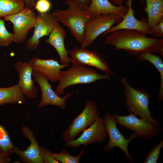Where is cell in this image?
Listing matches in <instances>:
<instances>
[{"label": "cell", "mask_w": 163, "mask_h": 163, "mask_svg": "<svg viewBox=\"0 0 163 163\" xmlns=\"http://www.w3.org/2000/svg\"><path fill=\"white\" fill-rule=\"evenodd\" d=\"M146 33L136 30L121 29L110 32L104 43L116 50H124L130 55L145 53H158L163 56V40L149 37Z\"/></svg>", "instance_id": "obj_1"}, {"label": "cell", "mask_w": 163, "mask_h": 163, "mask_svg": "<svg viewBox=\"0 0 163 163\" xmlns=\"http://www.w3.org/2000/svg\"><path fill=\"white\" fill-rule=\"evenodd\" d=\"M120 82L124 86L123 91L127 111L162 129L159 119L154 118L151 115V111L149 108L152 101L149 93L144 89L133 88L129 84L125 77H121Z\"/></svg>", "instance_id": "obj_2"}, {"label": "cell", "mask_w": 163, "mask_h": 163, "mask_svg": "<svg viewBox=\"0 0 163 163\" xmlns=\"http://www.w3.org/2000/svg\"><path fill=\"white\" fill-rule=\"evenodd\" d=\"M68 8L53 12L57 21L68 27L72 34L81 45L83 42L86 24L95 16L82 10L72 0L66 2Z\"/></svg>", "instance_id": "obj_3"}, {"label": "cell", "mask_w": 163, "mask_h": 163, "mask_svg": "<svg viewBox=\"0 0 163 163\" xmlns=\"http://www.w3.org/2000/svg\"><path fill=\"white\" fill-rule=\"evenodd\" d=\"M59 82L54 91L59 96L62 94L65 89L69 86L78 84H88L100 79L110 80V75H101L94 69L85 66L72 64L68 69L60 70Z\"/></svg>", "instance_id": "obj_4"}, {"label": "cell", "mask_w": 163, "mask_h": 163, "mask_svg": "<svg viewBox=\"0 0 163 163\" xmlns=\"http://www.w3.org/2000/svg\"><path fill=\"white\" fill-rule=\"evenodd\" d=\"M100 117L96 103L87 99L82 112L75 117L70 125L64 130L62 137L65 142L72 140Z\"/></svg>", "instance_id": "obj_5"}, {"label": "cell", "mask_w": 163, "mask_h": 163, "mask_svg": "<svg viewBox=\"0 0 163 163\" xmlns=\"http://www.w3.org/2000/svg\"><path fill=\"white\" fill-rule=\"evenodd\" d=\"M103 119L109 138L107 144L104 147L105 151L110 152L115 147H118L125 153L127 162L129 163H133V159L129 153L128 146L131 140L136 138L135 134L134 133L131 134L129 138L126 139L118 129L116 120L107 111L105 112Z\"/></svg>", "instance_id": "obj_6"}, {"label": "cell", "mask_w": 163, "mask_h": 163, "mask_svg": "<svg viewBox=\"0 0 163 163\" xmlns=\"http://www.w3.org/2000/svg\"><path fill=\"white\" fill-rule=\"evenodd\" d=\"M123 17L114 14L96 15L86 24L84 38L81 47L84 48L92 44L95 39L116 23H120Z\"/></svg>", "instance_id": "obj_7"}, {"label": "cell", "mask_w": 163, "mask_h": 163, "mask_svg": "<svg viewBox=\"0 0 163 163\" xmlns=\"http://www.w3.org/2000/svg\"><path fill=\"white\" fill-rule=\"evenodd\" d=\"M36 18V12L26 7L16 14L4 18L5 21L13 24L14 42L19 44L24 41L28 33L34 28Z\"/></svg>", "instance_id": "obj_8"}, {"label": "cell", "mask_w": 163, "mask_h": 163, "mask_svg": "<svg viewBox=\"0 0 163 163\" xmlns=\"http://www.w3.org/2000/svg\"><path fill=\"white\" fill-rule=\"evenodd\" d=\"M111 115L117 123L134 132L136 138L141 137L150 140L157 136L162 129L132 113L127 116L119 115L115 113Z\"/></svg>", "instance_id": "obj_9"}, {"label": "cell", "mask_w": 163, "mask_h": 163, "mask_svg": "<svg viewBox=\"0 0 163 163\" xmlns=\"http://www.w3.org/2000/svg\"><path fill=\"white\" fill-rule=\"evenodd\" d=\"M72 64L88 65L95 67L105 74L114 75L113 71L101 56L95 50L77 47L68 51Z\"/></svg>", "instance_id": "obj_10"}, {"label": "cell", "mask_w": 163, "mask_h": 163, "mask_svg": "<svg viewBox=\"0 0 163 163\" xmlns=\"http://www.w3.org/2000/svg\"><path fill=\"white\" fill-rule=\"evenodd\" d=\"M32 77L34 82L38 84L41 90V99L38 105L39 108L51 105L58 106L62 109L66 108V100L71 96L72 93H68L60 97L53 90L48 78L45 75L33 71Z\"/></svg>", "instance_id": "obj_11"}, {"label": "cell", "mask_w": 163, "mask_h": 163, "mask_svg": "<svg viewBox=\"0 0 163 163\" xmlns=\"http://www.w3.org/2000/svg\"><path fill=\"white\" fill-rule=\"evenodd\" d=\"M103 118L100 117L77 138L65 142L66 146L72 149L81 145L86 146L96 142H105L107 137Z\"/></svg>", "instance_id": "obj_12"}, {"label": "cell", "mask_w": 163, "mask_h": 163, "mask_svg": "<svg viewBox=\"0 0 163 163\" xmlns=\"http://www.w3.org/2000/svg\"><path fill=\"white\" fill-rule=\"evenodd\" d=\"M56 18L53 12L39 13L37 15L33 34L27 41L28 50H34L37 47L40 39L49 36L56 23Z\"/></svg>", "instance_id": "obj_13"}, {"label": "cell", "mask_w": 163, "mask_h": 163, "mask_svg": "<svg viewBox=\"0 0 163 163\" xmlns=\"http://www.w3.org/2000/svg\"><path fill=\"white\" fill-rule=\"evenodd\" d=\"M14 68L18 73V83L23 94L29 99L36 98L39 90L34 83L32 78L33 70L30 62L18 61L15 63Z\"/></svg>", "instance_id": "obj_14"}, {"label": "cell", "mask_w": 163, "mask_h": 163, "mask_svg": "<svg viewBox=\"0 0 163 163\" xmlns=\"http://www.w3.org/2000/svg\"><path fill=\"white\" fill-rule=\"evenodd\" d=\"M21 129L23 134L29 139L30 144L27 149L23 151L15 146L14 153L17 155L23 162L44 163L42 157L40 147L33 132L24 125L22 126Z\"/></svg>", "instance_id": "obj_15"}, {"label": "cell", "mask_w": 163, "mask_h": 163, "mask_svg": "<svg viewBox=\"0 0 163 163\" xmlns=\"http://www.w3.org/2000/svg\"><path fill=\"white\" fill-rule=\"evenodd\" d=\"M132 1L127 0L126 5L128 6L129 10L122 21L117 25L111 27L103 33L102 34L103 36H106L112 32L124 29L136 30L144 32L146 34H152L151 31L147 24V19L142 18L139 20L134 16L135 12L131 7Z\"/></svg>", "instance_id": "obj_16"}, {"label": "cell", "mask_w": 163, "mask_h": 163, "mask_svg": "<svg viewBox=\"0 0 163 163\" xmlns=\"http://www.w3.org/2000/svg\"><path fill=\"white\" fill-rule=\"evenodd\" d=\"M29 62L33 71L42 73L52 82L59 81L60 71L69 66L62 65L53 59H44L37 57H34Z\"/></svg>", "instance_id": "obj_17"}, {"label": "cell", "mask_w": 163, "mask_h": 163, "mask_svg": "<svg viewBox=\"0 0 163 163\" xmlns=\"http://www.w3.org/2000/svg\"><path fill=\"white\" fill-rule=\"evenodd\" d=\"M66 36L65 30L57 22L55 24L46 42L55 49L59 57L61 64L69 66L70 59L64 43Z\"/></svg>", "instance_id": "obj_18"}, {"label": "cell", "mask_w": 163, "mask_h": 163, "mask_svg": "<svg viewBox=\"0 0 163 163\" xmlns=\"http://www.w3.org/2000/svg\"><path fill=\"white\" fill-rule=\"evenodd\" d=\"M129 10L128 7L123 5L115 6L109 0H91L85 11L95 15L112 14L123 18L127 13Z\"/></svg>", "instance_id": "obj_19"}, {"label": "cell", "mask_w": 163, "mask_h": 163, "mask_svg": "<svg viewBox=\"0 0 163 163\" xmlns=\"http://www.w3.org/2000/svg\"><path fill=\"white\" fill-rule=\"evenodd\" d=\"M26 98L18 83L10 87L0 88V106L8 104H22Z\"/></svg>", "instance_id": "obj_20"}, {"label": "cell", "mask_w": 163, "mask_h": 163, "mask_svg": "<svg viewBox=\"0 0 163 163\" xmlns=\"http://www.w3.org/2000/svg\"><path fill=\"white\" fill-rule=\"evenodd\" d=\"M146 7L143 10L147 16V24L151 29L163 18V0H146Z\"/></svg>", "instance_id": "obj_21"}, {"label": "cell", "mask_w": 163, "mask_h": 163, "mask_svg": "<svg viewBox=\"0 0 163 163\" xmlns=\"http://www.w3.org/2000/svg\"><path fill=\"white\" fill-rule=\"evenodd\" d=\"M136 56L138 61L149 62L155 67L160 74V82L157 102L158 103H160L163 100V62L161 58L159 56L149 52L140 53Z\"/></svg>", "instance_id": "obj_22"}, {"label": "cell", "mask_w": 163, "mask_h": 163, "mask_svg": "<svg viewBox=\"0 0 163 163\" xmlns=\"http://www.w3.org/2000/svg\"><path fill=\"white\" fill-rule=\"evenodd\" d=\"M25 7L23 0H0V18L16 14Z\"/></svg>", "instance_id": "obj_23"}, {"label": "cell", "mask_w": 163, "mask_h": 163, "mask_svg": "<svg viewBox=\"0 0 163 163\" xmlns=\"http://www.w3.org/2000/svg\"><path fill=\"white\" fill-rule=\"evenodd\" d=\"M14 147L9 133L0 124V152L10 156L14 153Z\"/></svg>", "instance_id": "obj_24"}, {"label": "cell", "mask_w": 163, "mask_h": 163, "mask_svg": "<svg viewBox=\"0 0 163 163\" xmlns=\"http://www.w3.org/2000/svg\"><path fill=\"white\" fill-rule=\"evenodd\" d=\"M85 152L83 149L76 156H72L64 148L59 153H53V155L56 160L62 163H78L81 157Z\"/></svg>", "instance_id": "obj_25"}, {"label": "cell", "mask_w": 163, "mask_h": 163, "mask_svg": "<svg viewBox=\"0 0 163 163\" xmlns=\"http://www.w3.org/2000/svg\"><path fill=\"white\" fill-rule=\"evenodd\" d=\"M13 42V34L7 30L4 21L0 18V46L7 47Z\"/></svg>", "instance_id": "obj_26"}, {"label": "cell", "mask_w": 163, "mask_h": 163, "mask_svg": "<svg viewBox=\"0 0 163 163\" xmlns=\"http://www.w3.org/2000/svg\"><path fill=\"white\" fill-rule=\"evenodd\" d=\"M163 146V140L152 146L145 158L144 163H157L160 155V150Z\"/></svg>", "instance_id": "obj_27"}, {"label": "cell", "mask_w": 163, "mask_h": 163, "mask_svg": "<svg viewBox=\"0 0 163 163\" xmlns=\"http://www.w3.org/2000/svg\"><path fill=\"white\" fill-rule=\"evenodd\" d=\"M41 154L44 163H60L53 155V153L50 150L42 146L40 147Z\"/></svg>", "instance_id": "obj_28"}, {"label": "cell", "mask_w": 163, "mask_h": 163, "mask_svg": "<svg viewBox=\"0 0 163 163\" xmlns=\"http://www.w3.org/2000/svg\"><path fill=\"white\" fill-rule=\"evenodd\" d=\"M34 7L39 13H44L49 12L51 4L49 0H37Z\"/></svg>", "instance_id": "obj_29"}, {"label": "cell", "mask_w": 163, "mask_h": 163, "mask_svg": "<svg viewBox=\"0 0 163 163\" xmlns=\"http://www.w3.org/2000/svg\"><path fill=\"white\" fill-rule=\"evenodd\" d=\"M152 35L160 38L163 37V18L151 29Z\"/></svg>", "instance_id": "obj_30"}, {"label": "cell", "mask_w": 163, "mask_h": 163, "mask_svg": "<svg viewBox=\"0 0 163 163\" xmlns=\"http://www.w3.org/2000/svg\"><path fill=\"white\" fill-rule=\"evenodd\" d=\"M82 10L85 11L91 0H72Z\"/></svg>", "instance_id": "obj_31"}, {"label": "cell", "mask_w": 163, "mask_h": 163, "mask_svg": "<svg viewBox=\"0 0 163 163\" xmlns=\"http://www.w3.org/2000/svg\"><path fill=\"white\" fill-rule=\"evenodd\" d=\"M10 156L4 153L0 152V163H8L11 162Z\"/></svg>", "instance_id": "obj_32"}, {"label": "cell", "mask_w": 163, "mask_h": 163, "mask_svg": "<svg viewBox=\"0 0 163 163\" xmlns=\"http://www.w3.org/2000/svg\"><path fill=\"white\" fill-rule=\"evenodd\" d=\"M24 1L25 7L31 9L35 6L37 0H23Z\"/></svg>", "instance_id": "obj_33"}, {"label": "cell", "mask_w": 163, "mask_h": 163, "mask_svg": "<svg viewBox=\"0 0 163 163\" xmlns=\"http://www.w3.org/2000/svg\"><path fill=\"white\" fill-rule=\"evenodd\" d=\"M124 0H111L112 3L117 6H120L123 5Z\"/></svg>", "instance_id": "obj_34"}]
</instances>
